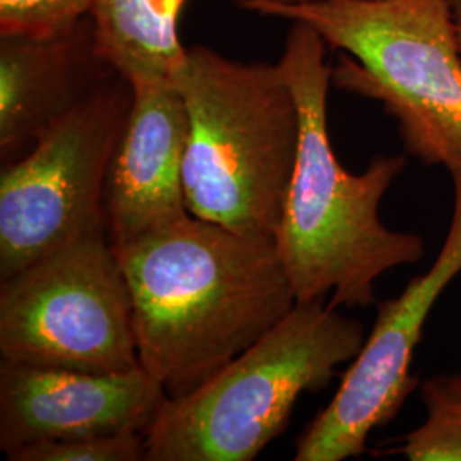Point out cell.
I'll return each instance as SVG.
<instances>
[{
    "instance_id": "1",
    "label": "cell",
    "mask_w": 461,
    "mask_h": 461,
    "mask_svg": "<svg viewBox=\"0 0 461 461\" xmlns=\"http://www.w3.org/2000/svg\"><path fill=\"white\" fill-rule=\"evenodd\" d=\"M115 251L140 367L169 398L214 378L297 303L274 240L195 215Z\"/></svg>"
},
{
    "instance_id": "2",
    "label": "cell",
    "mask_w": 461,
    "mask_h": 461,
    "mask_svg": "<svg viewBox=\"0 0 461 461\" xmlns=\"http://www.w3.org/2000/svg\"><path fill=\"white\" fill-rule=\"evenodd\" d=\"M327 41L293 21L279 66L299 110V150L276 245L296 301L330 296L331 306L375 304V284L388 270L417 264L426 245L419 234L390 230L379 205L405 156H378L361 175L348 173L329 135L331 66Z\"/></svg>"
},
{
    "instance_id": "3",
    "label": "cell",
    "mask_w": 461,
    "mask_h": 461,
    "mask_svg": "<svg viewBox=\"0 0 461 461\" xmlns=\"http://www.w3.org/2000/svg\"><path fill=\"white\" fill-rule=\"evenodd\" d=\"M188 113V212L277 238L299 150V110L279 62H240L192 45L171 77Z\"/></svg>"
},
{
    "instance_id": "4",
    "label": "cell",
    "mask_w": 461,
    "mask_h": 461,
    "mask_svg": "<svg viewBox=\"0 0 461 461\" xmlns=\"http://www.w3.org/2000/svg\"><path fill=\"white\" fill-rule=\"evenodd\" d=\"M251 13L312 26L344 51L331 83L383 103L409 154L447 169L461 163V49L449 0H316Z\"/></svg>"
},
{
    "instance_id": "5",
    "label": "cell",
    "mask_w": 461,
    "mask_h": 461,
    "mask_svg": "<svg viewBox=\"0 0 461 461\" xmlns=\"http://www.w3.org/2000/svg\"><path fill=\"white\" fill-rule=\"evenodd\" d=\"M367 333L329 301H297L260 340L195 392L167 398L146 461H249L287 428L297 398L329 386Z\"/></svg>"
},
{
    "instance_id": "6",
    "label": "cell",
    "mask_w": 461,
    "mask_h": 461,
    "mask_svg": "<svg viewBox=\"0 0 461 461\" xmlns=\"http://www.w3.org/2000/svg\"><path fill=\"white\" fill-rule=\"evenodd\" d=\"M2 359L122 375L140 367L132 296L108 228L51 248L0 285Z\"/></svg>"
},
{
    "instance_id": "7",
    "label": "cell",
    "mask_w": 461,
    "mask_h": 461,
    "mask_svg": "<svg viewBox=\"0 0 461 461\" xmlns=\"http://www.w3.org/2000/svg\"><path fill=\"white\" fill-rule=\"evenodd\" d=\"M115 74L0 175V277L86 230L106 228L104 186L132 108Z\"/></svg>"
},
{
    "instance_id": "8",
    "label": "cell",
    "mask_w": 461,
    "mask_h": 461,
    "mask_svg": "<svg viewBox=\"0 0 461 461\" xmlns=\"http://www.w3.org/2000/svg\"><path fill=\"white\" fill-rule=\"evenodd\" d=\"M455 203L436 262L402 294L378 304L376 321L329 405L297 439L296 461H344L366 451L369 434L393 420L411 395L413 350L436 301L461 272V163L447 169Z\"/></svg>"
},
{
    "instance_id": "9",
    "label": "cell",
    "mask_w": 461,
    "mask_h": 461,
    "mask_svg": "<svg viewBox=\"0 0 461 461\" xmlns=\"http://www.w3.org/2000/svg\"><path fill=\"white\" fill-rule=\"evenodd\" d=\"M142 367L103 375L0 361V449L115 432L148 434L167 402Z\"/></svg>"
},
{
    "instance_id": "10",
    "label": "cell",
    "mask_w": 461,
    "mask_h": 461,
    "mask_svg": "<svg viewBox=\"0 0 461 461\" xmlns=\"http://www.w3.org/2000/svg\"><path fill=\"white\" fill-rule=\"evenodd\" d=\"M133 101L104 186V219L113 247L188 217L183 165L188 113L169 79L131 81Z\"/></svg>"
},
{
    "instance_id": "11",
    "label": "cell",
    "mask_w": 461,
    "mask_h": 461,
    "mask_svg": "<svg viewBox=\"0 0 461 461\" xmlns=\"http://www.w3.org/2000/svg\"><path fill=\"white\" fill-rule=\"evenodd\" d=\"M116 72L96 43L91 16L72 32L0 36V152L34 142Z\"/></svg>"
},
{
    "instance_id": "12",
    "label": "cell",
    "mask_w": 461,
    "mask_h": 461,
    "mask_svg": "<svg viewBox=\"0 0 461 461\" xmlns=\"http://www.w3.org/2000/svg\"><path fill=\"white\" fill-rule=\"evenodd\" d=\"M186 0H93L103 59L129 81L169 79L186 55L178 23Z\"/></svg>"
},
{
    "instance_id": "13",
    "label": "cell",
    "mask_w": 461,
    "mask_h": 461,
    "mask_svg": "<svg viewBox=\"0 0 461 461\" xmlns=\"http://www.w3.org/2000/svg\"><path fill=\"white\" fill-rule=\"evenodd\" d=\"M426 419L405 436L400 453L409 461H461V373L422 381Z\"/></svg>"
},
{
    "instance_id": "14",
    "label": "cell",
    "mask_w": 461,
    "mask_h": 461,
    "mask_svg": "<svg viewBox=\"0 0 461 461\" xmlns=\"http://www.w3.org/2000/svg\"><path fill=\"white\" fill-rule=\"evenodd\" d=\"M146 436L127 430L24 446L5 458L9 461H146Z\"/></svg>"
},
{
    "instance_id": "15",
    "label": "cell",
    "mask_w": 461,
    "mask_h": 461,
    "mask_svg": "<svg viewBox=\"0 0 461 461\" xmlns=\"http://www.w3.org/2000/svg\"><path fill=\"white\" fill-rule=\"evenodd\" d=\"M91 7L93 0H0V36L68 33Z\"/></svg>"
},
{
    "instance_id": "16",
    "label": "cell",
    "mask_w": 461,
    "mask_h": 461,
    "mask_svg": "<svg viewBox=\"0 0 461 461\" xmlns=\"http://www.w3.org/2000/svg\"><path fill=\"white\" fill-rule=\"evenodd\" d=\"M238 7L245 9L251 13L258 5H267V4H279V5H296V4H306V2H316V0H230Z\"/></svg>"
},
{
    "instance_id": "17",
    "label": "cell",
    "mask_w": 461,
    "mask_h": 461,
    "mask_svg": "<svg viewBox=\"0 0 461 461\" xmlns=\"http://www.w3.org/2000/svg\"><path fill=\"white\" fill-rule=\"evenodd\" d=\"M449 2H451V7H453V16H455V23H456V32H458L461 49V0H449Z\"/></svg>"
}]
</instances>
